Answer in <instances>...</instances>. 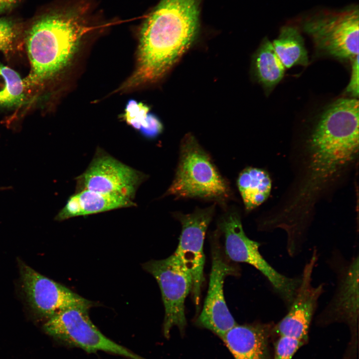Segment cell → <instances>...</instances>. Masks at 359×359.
I'll return each mask as SVG.
<instances>
[{
    "label": "cell",
    "mask_w": 359,
    "mask_h": 359,
    "mask_svg": "<svg viewBox=\"0 0 359 359\" xmlns=\"http://www.w3.org/2000/svg\"><path fill=\"white\" fill-rule=\"evenodd\" d=\"M359 123L341 111L322 114L308 142L305 171L299 189L280 215L297 227L309 225L316 198L355 160L359 150Z\"/></svg>",
    "instance_id": "cell-1"
},
{
    "label": "cell",
    "mask_w": 359,
    "mask_h": 359,
    "mask_svg": "<svg viewBox=\"0 0 359 359\" xmlns=\"http://www.w3.org/2000/svg\"><path fill=\"white\" fill-rule=\"evenodd\" d=\"M199 0H161L143 23L137 65L163 77L189 48L199 24Z\"/></svg>",
    "instance_id": "cell-2"
},
{
    "label": "cell",
    "mask_w": 359,
    "mask_h": 359,
    "mask_svg": "<svg viewBox=\"0 0 359 359\" xmlns=\"http://www.w3.org/2000/svg\"><path fill=\"white\" fill-rule=\"evenodd\" d=\"M85 12L71 7L46 13L34 22L26 38L31 67L26 87L42 83L69 62L87 29Z\"/></svg>",
    "instance_id": "cell-3"
},
{
    "label": "cell",
    "mask_w": 359,
    "mask_h": 359,
    "mask_svg": "<svg viewBox=\"0 0 359 359\" xmlns=\"http://www.w3.org/2000/svg\"><path fill=\"white\" fill-rule=\"evenodd\" d=\"M165 195L213 201L224 206L232 191L209 155L189 133L181 141L175 178Z\"/></svg>",
    "instance_id": "cell-4"
},
{
    "label": "cell",
    "mask_w": 359,
    "mask_h": 359,
    "mask_svg": "<svg viewBox=\"0 0 359 359\" xmlns=\"http://www.w3.org/2000/svg\"><path fill=\"white\" fill-rule=\"evenodd\" d=\"M300 20L303 30L320 51L341 59L352 60L359 55L358 4L337 9H319Z\"/></svg>",
    "instance_id": "cell-5"
},
{
    "label": "cell",
    "mask_w": 359,
    "mask_h": 359,
    "mask_svg": "<svg viewBox=\"0 0 359 359\" xmlns=\"http://www.w3.org/2000/svg\"><path fill=\"white\" fill-rule=\"evenodd\" d=\"M218 231L224 239V252L232 262L248 264L260 271L288 308L301 281L300 277H289L275 270L259 251L260 243L245 234L240 216L235 211H227L218 222Z\"/></svg>",
    "instance_id": "cell-6"
},
{
    "label": "cell",
    "mask_w": 359,
    "mask_h": 359,
    "mask_svg": "<svg viewBox=\"0 0 359 359\" xmlns=\"http://www.w3.org/2000/svg\"><path fill=\"white\" fill-rule=\"evenodd\" d=\"M143 267L154 277L161 291L165 308L164 336L169 338L174 327L183 335L187 325L185 301L193 285L190 271L174 253L164 259L150 260Z\"/></svg>",
    "instance_id": "cell-7"
},
{
    "label": "cell",
    "mask_w": 359,
    "mask_h": 359,
    "mask_svg": "<svg viewBox=\"0 0 359 359\" xmlns=\"http://www.w3.org/2000/svg\"><path fill=\"white\" fill-rule=\"evenodd\" d=\"M88 309L70 308L52 316L44 331L54 338L88 353L105 352L129 359H146L103 334L91 321Z\"/></svg>",
    "instance_id": "cell-8"
},
{
    "label": "cell",
    "mask_w": 359,
    "mask_h": 359,
    "mask_svg": "<svg viewBox=\"0 0 359 359\" xmlns=\"http://www.w3.org/2000/svg\"><path fill=\"white\" fill-rule=\"evenodd\" d=\"M217 231L211 238V268L207 295L195 325L220 339L237 323L226 304L223 286L226 277L239 275V268L225 256Z\"/></svg>",
    "instance_id": "cell-9"
},
{
    "label": "cell",
    "mask_w": 359,
    "mask_h": 359,
    "mask_svg": "<svg viewBox=\"0 0 359 359\" xmlns=\"http://www.w3.org/2000/svg\"><path fill=\"white\" fill-rule=\"evenodd\" d=\"M215 208L214 203L206 208L197 207L191 213H174V216L181 225L179 244L174 254L182 261L191 274L193 285L191 292L197 313L200 310L201 289L204 282V238Z\"/></svg>",
    "instance_id": "cell-10"
},
{
    "label": "cell",
    "mask_w": 359,
    "mask_h": 359,
    "mask_svg": "<svg viewBox=\"0 0 359 359\" xmlns=\"http://www.w3.org/2000/svg\"><path fill=\"white\" fill-rule=\"evenodd\" d=\"M318 259L316 248L305 265L300 284L286 315L273 328L272 333L302 341L308 339L310 324L317 309L319 298L324 292V286L312 284L314 269Z\"/></svg>",
    "instance_id": "cell-11"
},
{
    "label": "cell",
    "mask_w": 359,
    "mask_h": 359,
    "mask_svg": "<svg viewBox=\"0 0 359 359\" xmlns=\"http://www.w3.org/2000/svg\"><path fill=\"white\" fill-rule=\"evenodd\" d=\"M144 175L112 156L98 152L78 181L87 189L132 199Z\"/></svg>",
    "instance_id": "cell-12"
},
{
    "label": "cell",
    "mask_w": 359,
    "mask_h": 359,
    "mask_svg": "<svg viewBox=\"0 0 359 359\" xmlns=\"http://www.w3.org/2000/svg\"><path fill=\"white\" fill-rule=\"evenodd\" d=\"M20 273L25 293L32 309L49 318L65 309H89L93 303L66 287L48 278L21 263Z\"/></svg>",
    "instance_id": "cell-13"
},
{
    "label": "cell",
    "mask_w": 359,
    "mask_h": 359,
    "mask_svg": "<svg viewBox=\"0 0 359 359\" xmlns=\"http://www.w3.org/2000/svg\"><path fill=\"white\" fill-rule=\"evenodd\" d=\"M359 255L336 266L337 283L335 293L321 313L319 321L323 324L343 323L352 336L357 335L359 310Z\"/></svg>",
    "instance_id": "cell-14"
},
{
    "label": "cell",
    "mask_w": 359,
    "mask_h": 359,
    "mask_svg": "<svg viewBox=\"0 0 359 359\" xmlns=\"http://www.w3.org/2000/svg\"><path fill=\"white\" fill-rule=\"evenodd\" d=\"M274 326L273 323L237 324L221 340L234 359H270L269 341Z\"/></svg>",
    "instance_id": "cell-15"
},
{
    "label": "cell",
    "mask_w": 359,
    "mask_h": 359,
    "mask_svg": "<svg viewBox=\"0 0 359 359\" xmlns=\"http://www.w3.org/2000/svg\"><path fill=\"white\" fill-rule=\"evenodd\" d=\"M237 185L245 209L249 211L264 202L270 195L271 180L263 169L249 167L239 174Z\"/></svg>",
    "instance_id": "cell-16"
},
{
    "label": "cell",
    "mask_w": 359,
    "mask_h": 359,
    "mask_svg": "<svg viewBox=\"0 0 359 359\" xmlns=\"http://www.w3.org/2000/svg\"><path fill=\"white\" fill-rule=\"evenodd\" d=\"M272 43L274 49L285 68L308 64L307 51L304 39L294 26L282 27L277 38Z\"/></svg>",
    "instance_id": "cell-17"
},
{
    "label": "cell",
    "mask_w": 359,
    "mask_h": 359,
    "mask_svg": "<svg viewBox=\"0 0 359 359\" xmlns=\"http://www.w3.org/2000/svg\"><path fill=\"white\" fill-rule=\"evenodd\" d=\"M255 77L264 87L274 88L284 77L285 67L275 51L272 43L265 38L253 59Z\"/></svg>",
    "instance_id": "cell-18"
},
{
    "label": "cell",
    "mask_w": 359,
    "mask_h": 359,
    "mask_svg": "<svg viewBox=\"0 0 359 359\" xmlns=\"http://www.w3.org/2000/svg\"><path fill=\"white\" fill-rule=\"evenodd\" d=\"M82 209V215L105 212L135 205L132 199L122 196L84 189L77 193Z\"/></svg>",
    "instance_id": "cell-19"
},
{
    "label": "cell",
    "mask_w": 359,
    "mask_h": 359,
    "mask_svg": "<svg viewBox=\"0 0 359 359\" xmlns=\"http://www.w3.org/2000/svg\"><path fill=\"white\" fill-rule=\"evenodd\" d=\"M25 87L18 73L0 63V106L20 105L25 98Z\"/></svg>",
    "instance_id": "cell-20"
},
{
    "label": "cell",
    "mask_w": 359,
    "mask_h": 359,
    "mask_svg": "<svg viewBox=\"0 0 359 359\" xmlns=\"http://www.w3.org/2000/svg\"><path fill=\"white\" fill-rule=\"evenodd\" d=\"M149 110L146 105L130 100L126 106L123 119L132 127L140 130L145 124Z\"/></svg>",
    "instance_id": "cell-21"
},
{
    "label": "cell",
    "mask_w": 359,
    "mask_h": 359,
    "mask_svg": "<svg viewBox=\"0 0 359 359\" xmlns=\"http://www.w3.org/2000/svg\"><path fill=\"white\" fill-rule=\"evenodd\" d=\"M304 342L292 337L281 336L275 343L273 359H291Z\"/></svg>",
    "instance_id": "cell-22"
},
{
    "label": "cell",
    "mask_w": 359,
    "mask_h": 359,
    "mask_svg": "<svg viewBox=\"0 0 359 359\" xmlns=\"http://www.w3.org/2000/svg\"><path fill=\"white\" fill-rule=\"evenodd\" d=\"M17 36L15 24L7 18H0V51L5 53L11 51Z\"/></svg>",
    "instance_id": "cell-23"
},
{
    "label": "cell",
    "mask_w": 359,
    "mask_h": 359,
    "mask_svg": "<svg viewBox=\"0 0 359 359\" xmlns=\"http://www.w3.org/2000/svg\"><path fill=\"white\" fill-rule=\"evenodd\" d=\"M81 215V206L78 195L76 193L69 198L65 206L57 215L56 219L63 220Z\"/></svg>",
    "instance_id": "cell-24"
},
{
    "label": "cell",
    "mask_w": 359,
    "mask_h": 359,
    "mask_svg": "<svg viewBox=\"0 0 359 359\" xmlns=\"http://www.w3.org/2000/svg\"><path fill=\"white\" fill-rule=\"evenodd\" d=\"M162 130L160 120L155 115L148 113L145 124L140 130L144 136L152 138L159 135Z\"/></svg>",
    "instance_id": "cell-25"
},
{
    "label": "cell",
    "mask_w": 359,
    "mask_h": 359,
    "mask_svg": "<svg viewBox=\"0 0 359 359\" xmlns=\"http://www.w3.org/2000/svg\"><path fill=\"white\" fill-rule=\"evenodd\" d=\"M352 61L351 78L346 92L356 97L359 95V55L353 58Z\"/></svg>",
    "instance_id": "cell-26"
},
{
    "label": "cell",
    "mask_w": 359,
    "mask_h": 359,
    "mask_svg": "<svg viewBox=\"0 0 359 359\" xmlns=\"http://www.w3.org/2000/svg\"><path fill=\"white\" fill-rule=\"evenodd\" d=\"M18 0H0V12L14 5Z\"/></svg>",
    "instance_id": "cell-27"
}]
</instances>
